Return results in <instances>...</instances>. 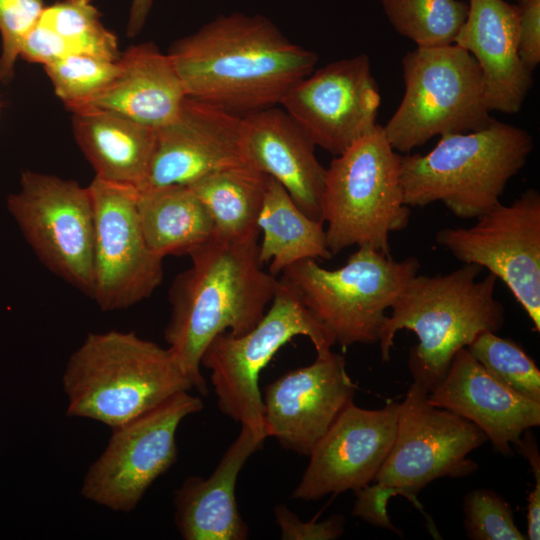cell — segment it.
I'll return each instance as SVG.
<instances>
[{"instance_id":"cell-22","label":"cell","mask_w":540,"mask_h":540,"mask_svg":"<svg viewBox=\"0 0 540 540\" xmlns=\"http://www.w3.org/2000/svg\"><path fill=\"white\" fill-rule=\"evenodd\" d=\"M266 435L247 425L207 477H188L174 491L175 524L185 540H245L249 528L241 517L235 487L248 458L263 447Z\"/></svg>"},{"instance_id":"cell-23","label":"cell","mask_w":540,"mask_h":540,"mask_svg":"<svg viewBox=\"0 0 540 540\" xmlns=\"http://www.w3.org/2000/svg\"><path fill=\"white\" fill-rule=\"evenodd\" d=\"M118 62L114 81L82 108L107 110L154 129L171 122L187 94L169 54L142 43L126 50Z\"/></svg>"},{"instance_id":"cell-8","label":"cell","mask_w":540,"mask_h":540,"mask_svg":"<svg viewBox=\"0 0 540 540\" xmlns=\"http://www.w3.org/2000/svg\"><path fill=\"white\" fill-rule=\"evenodd\" d=\"M401 63L404 95L382 126L395 151L408 153L435 136L476 131L493 120L480 68L466 49L456 43L416 47Z\"/></svg>"},{"instance_id":"cell-30","label":"cell","mask_w":540,"mask_h":540,"mask_svg":"<svg viewBox=\"0 0 540 540\" xmlns=\"http://www.w3.org/2000/svg\"><path fill=\"white\" fill-rule=\"evenodd\" d=\"M466 348L503 384L533 401L540 402V371L519 344L501 338L495 332L484 331Z\"/></svg>"},{"instance_id":"cell-14","label":"cell","mask_w":540,"mask_h":540,"mask_svg":"<svg viewBox=\"0 0 540 540\" xmlns=\"http://www.w3.org/2000/svg\"><path fill=\"white\" fill-rule=\"evenodd\" d=\"M94 208V287L103 311L148 298L163 279V259L148 247L139 223L137 188L97 177L88 186Z\"/></svg>"},{"instance_id":"cell-20","label":"cell","mask_w":540,"mask_h":540,"mask_svg":"<svg viewBox=\"0 0 540 540\" xmlns=\"http://www.w3.org/2000/svg\"><path fill=\"white\" fill-rule=\"evenodd\" d=\"M315 145L280 106L242 117L241 150L246 165L279 182L310 218L322 221L326 169Z\"/></svg>"},{"instance_id":"cell-36","label":"cell","mask_w":540,"mask_h":540,"mask_svg":"<svg viewBox=\"0 0 540 540\" xmlns=\"http://www.w3.org/2000/svg\"><path fill=\"white\" fill-rule=\"evenodd\" d=\"M72 53L76 52L69 43L52 27L39 20L24 38L19 56L46 66Z\"/></svg>"},{"instance_id":"cell-18","label":"cell","mask_w":540,"mask_h":540,"mask_svg":"<svg viewBox=\"0 0 540 540\" xmlns=\"http://www.w3.org/2000/svg\"><path fill=\"white\" fill-rule=\"evenodd\" d=\"M242 117L187 96L177 116L156 129L146 177L138 189L188 186L217 170L244 165Z\"/></svg>"},{"instance_id":"cell-26","label":"cell","mask_w":540,"mask_h":540,"mask_svg":"<svg viewBox=\"0 0 540 540\" xmlns=\"http://www.w3.org/2000/svg\"><path fill=\"white\" fill-rule=\"evenodd\" d=\"M257 227L262 233L259 259L270 262L276 276L292 264L305 259H330L323 222L307 216L287 190L270 177Z\"/></svg>"},{"instance_id":"cell-6","label":"cell","mask_w":540,"mask_h":540,"mask_svg":"<svg viewBox=\"0 0 540 540\" xmlns=\"http://www.w3.org/2000/svg\"><path fill=\"white\" fill-rule=\"evenodd\" d=\"M401 158L377 124L331 161L321 216L332 255L351 246L390 255V234L406 229L411 214L400 181Z\"/></svg>"},{"instance_id":"cell-33","label":"cell","mask_w":540,"mask_h":540,"mask_svg":"<svg viewBox=\"0 0 540 540\" xmlns=\"http://www.w3.org/2000/svg\"><path fill=\"white\" fill-rule=\"evenodd\" d=\"M43 0H0V80L7 83L14 74L21 44L38 23L44 10Z\"/></svg>"},{"instance_id":"cell-28","label":"cell","mask_w":540,"mask_h":540,"mask_svg":"<svg viewBox=\"0 0 540 540\" xmlns=\"http://www.w3.org/2000/svg\"><path fill=\"white\" fill-rule=\"evenodd\" d=\"M382 6L400 35L426 48L453 44L468 14L459 0H382Z\"/></svg>"},{"instance_id":"cell-37","label":"cell","mask_w":540,"mask_h":540,"mask_svg":"<svg viewBox=\"0 0 540 540\" xmlns=\"http://www.w3.org/2000/svg\"><path fill=\"white\" fill-rule=\"evenodd\" d=\"M518 53L533 71L540 62V0H518Z\"/></svg>"},{"instance_id":"cell-9","label":"cell","mask_w":540,"mask_h":540,"mask_svg":"<svg viewBox=\"0 0 540 540\" xmlns=\"http://www.w3.org/2000/svg\"><path fill=\"white\" fill-rule=\"evenodd\" d=\"M262 319L242 335L223 332L205 349L201 365L211 371L220 411L262 432L264 405L258 378L278 350L296 336L310 339L317 354L331 350L335 341L282 279ZM267 437V436H266Z\"/></svg>"},{"instance_id":"cell-25","label":"cell","mask_w":540,"mask_h":540,"mask_svg":"<svg viewBox=\"0 0 540 540\" xmlns=\"http://www.w3.org/2000/svg\"><path fill=\"white\" fill-rule=\"evenodd\" d=\"M136 209L149 249L162 259L189 254L214 235L206 208L188 186L137 189Z\"/></svg>"},{"instance_id":"cell-12","label":"cell","mask_w":540,"mask_h":540,"mask_svg":"<svg viewBox=\"0 0 540 540\" xmlns=\"http://www.w3.org/2000/svg\"><path fill=\"white\" fill-rule=\"evenodd\" d=\"M202 408L199 397L181 391L112 429L105 450L84 476L82 496L116 512L134 510L151 484L176 462L181 421Z\"/></svg>"},{"instance_id":"cell-2","label":"cell","mask_w":540,"mask_h":540,"mask_svg":"<svg viewBox=\"0 0 540 540\" xmlns=\"http://www.w3.org/2000/svg\"><path fill=\"white\" fill-rule=\"evenodd\" d=\"M258 236L227 240L213 236L188 255L191 265L169 290L171 314L164 330L168 350L202 395L208 393L200 366L218 334L242 335L264 316L280 280L263 269Z\"/></svg>"},{"instance_id":"cell-29","label":"cell","mask_w":540,"mask_h":540,"mask_svg":"<svg viewBox=\"0 0 540 540\" xmlns=\"http://www.w3.org/2000/svg\"><path fill=\"white\" fill-rule=\"evenodd\" d=\"M40 21L52 27L76 53L110 61L120 57L117 37L100 21L91 0H64L44 8Z\"/></svg>"},{"instance_id":"cell-31","label":"cell","mask_w":540,"mask_h":540,"mask_svg":"<svg viewBox=\"0 0 540 540\" xmlns=\"http://www.w3.org/2000/svg\"><path fill=\"white\" fill-rule=\"evenodd\" d=\"M44 68L56 95L71 111L90 103L120 71L118 60L110 61L82 53H72Z\"/></svg>"},{"instance_id":"cell-16","label":"cell","mask_w":540,"mask_h":540,"mask_svg":"<svg viewBox=\"0 0 540 540\" xmlns=\"http://www.w3.org/2000/svg\"><path fill=\"white\" fill-rule=\"evenodd\" d=\"M398 414L393 400L380 409L350 402L309 453L293 498L317 500L374 481L393 445Z\"/></svg>"},{"instance_id":"cell-13","label":"cell","mask_w":540,"mask_h":540,"mask_svg":"<svg viewBox=\"0 0 540 540\" xmlns=\"http://www.w3.org/2000/svg\"><path fill=\"white\" fill-rule=\"evenodd\" d=\"M471 227H447L436 242L464 264L486 268L514 295L540 331V194L525 190L501 202Z\"/></svg>"},{"instance_id":"cell-39","label":"cell","mask_w":540,"mask_h":540,"mask_svg":"<svg viewBox=\"0 0 540 540\" xmlns=\"http://www.w3.org/2000/svg\"><path fill=\"white\" fill-rule=\"evenodd\" d=\"M153 0H132L127 25L128 37H135L143 28Z\"/></svg>"},{"instance_id":"cell-35","label":"cell","mask_w":540,"mask_h":540,"mask_svg":"<svg viewBox=\"0 0 540 540\" xmlns=\"http://www.w3.org/2000/svg\"><path fill=\"white\" fill-rule=\"evenodd\" d=\"M356 496L352 515L382 529L402 537L401 529L396 527L388 515L387 503L391 497L404 496L401 489L376 482L354 490Z\"/></svg>"},{"instance_id":"cell-1","label":"cell","mask_w":540,"mask_h":540,"mask_svg":"<svg viewBox=\"0 0 540 540\" xmlns=\"http://www.w3.org/2000/svg\"><path fill=\"white\" fill-rule=\"evenodd\" d=\"M168 54L187 96L241 117L279 106L318 62L268 18L238 12L179 39Z\"/></svg>"},{"instance_id":"cell-10","label":"cell","mask_w":540,"mask_h":540,"mask_svg":"<svg viewBox=\"0 0 540 540\" xmlns=\"http://www.w3.org/2000/svg\"><path fill=\"white\" fill-rule=\"evenodd\" d=\"M429 391L417 382L399 403L396 436L374 481L403 491L426 518L434 538H440L417 494L438 478L467 477L479 468L468 455L488 441L471 421L432 405Z\"/></svg>"},{"instance_id":"cell-4","label":"cell","mask_w":540,"mask_h":540,"mask_svg":"<svg viewBox=\"0 0 540 540\" xmlns=\"http://www.w3.org/2000/svg\"><path fill=\"white\" fill-rule=\"evenodd\" d=\"M62 383L67 415L111 429L193 388L168 348L116 330L88 334L70 355Z\"/></svg>"},{"instance_id":"cell-17","label":"cell","mask_w":540,"mask_h":540,"mask_svg":"<svg viewBox=\"0 0 540 540\" xmlns=\"http://www.w3.org/2000/svg\"><path fill=\"white\" fill-rule=\"evenodd\" d=\"M356 385L345 358L331 350L292 370L265 388L264 430L288 450L309 455L345 407Z\"/></svg>"},{"instance_id":"cell-27","label":"cell","mask_w":540,"mask_h":540,"mask_svg":"<svg viewBox=\"0 0 540 540\" xmlns=\"http://www.w3.org/2000/svg\"><path fill=\"white\" fill-rule=\"evenodd\" d=\"M270 176L246 164L212 172L190 189L206 208L214 235L240 240L259 235L257 219Z\"/></svg>"},{"instance_id":"cell-19","label":"cell","mask_w":540,"mask_h":540,"mask_svg":"<svg viewBox=\"0 0 540 540\" xmlns=\"http://www.w3.org/2000/svg\"><path fill=\"white\" fill-rule=\"evenodd\" d=\"M428 401L478 426L493 448L504 456L522 434L540 425V402L506 386L490 374L467 350L460 349Z\"/></svg>"},{"instance_id":"cell-38","label":"cell","mask_w":540,"mask_h":540,"mask_svg":"<svg viewBox=\"0 0 540 540\" xmlns=\"http://www.w3.org/2000/svg\"><path fill=\"white\" fill-rule=\"evenodd\" d=\"M532 470L535 485L527 498V516H526V539H540V462L529 464Z\"/></svg>"},{"instance_id":"cell-11","label":"cell","mask_w":540,"mask_h":540,"mask_svg":"<svg viewBox=\"0 0 540 540\" xmlns=\"http://www.w3.org/2000/svg\"><path fill=\"white\" fill-rule=\"evenodd\" d=\"M7 207L26 241L52 273L92 296L94 208L88 187L25 171Z\"/></svg>"},{"instance_id":"cell-5","label":"cell","mask_w":540,"mask_h":540,"mask_svg":"<svg viewBox=\"0 0 540 540\" xmlns=\"http://www.w3.org/2000/svg\"><path fill=\"white\" fill-rule=\"evenodd\" d=\"M440 137L428 153L402 156L404 202L425 207L440 201L462 219L478 218L499 204L533 149L529 132L495 119L476 131Z\"/></svg>"},{"instance_id":"cell-21","label":"cell","mask_w":540,"mask_h":540,"mask_svg":"<svg viewBox=\"0 0 540 540\" xmlns=\"http://www.w3.org/2000/svg\"><path fill=\"white\" fill-rule=\"evenodd\" d=\"M517 5L504 0H469L455 42L477 62L487 109L517 113L532 87V71L518 53Z\"/></svg>"},{"instance_id":"cell-24","label":"cell","mask_w":540,"mask_h":540,"mask_svg":"<svg viewBox=\"0 0 540 540\" xmlns=\"http://www.w3.org/2000/svg\"><path fill=\"white\" fill-rule=\"evenodd\" d=\"M73 133L95 177L137 189L142 185L156 129L107 110L81 108L73 111Z\"/></svg>"},{"instance_id":"cell-34","label":"cell","mask_w":540,"mask_h":540,"mask_svg":"<svg viewBox=\"0 0 540 540\" xmlns=\"http://www.w3.org/2000/svg\"><path fill=\"white\" fill-rule=\"evenodd\" d=\"M274 515L283 540H334L344 532L342 515H332L324 521H302L282 504L276 505Z\"/></svg>"},{"instance_id":"cell-7","label":"cell","mask_w":540,"mask_h":540,"mask_svg":"<svg viewBox=\"0 0 540 540\" xmlns=\"http://www.w3.org/2000/svg\"><path fill=\"white\" fill-rule=\"evenodd\" d=\"M419 268L415 257L398 261L376 249L358 247L340 268L326 269L315 259H305L286 268L281 279L335 344L345 348L379 343L386 311Z\"/></svg>"},{"instance_id":"cell-3","label":"cell","mask_w":540,"mask_h":540,"mask_svg":"<svg viewBox=\"0 0 540 540\" xmlns=\"http://www.w3.org/2000/svg\"><path fill=\"white\" fill-rule=\"evenodd\" d=\"M481 267L464 264L444 275L413 276L391 306L379 341L384 362L390 359L400 330L414 332L408 367L415 382L429 392L444 378L453 357L480 333H497L505 310L494 293L497 278L478 280Z\"/></svg>"},{"instance_id":"cell-32","label":"cell","mask_w":540,"mask_h":540,"mask_svg":"<svg viewBox=\"0 0 540 540\" xmlns=\"http://www.w3.org/2000/svg\"><path fill=\"white\" fill-rule=\"evenodd\" d=\"M464 530L471 540H524L510 504L490 489L469 491L463 499Z\"/></svg>"},{"instance_id":"cell-15","label":"cell","mask_w":540,"mask_h":540,"mask_svg":"<svg viewBox=\"0 0 540 540\" xmlns=\"http://www.w3.org/2000/svg\"><path fill=\"white\" fill-rule=\"evenodd\" d=\"M380 103L369 57L359 54L314 69L279 106L315 146L336 156L376 127Z\"/></svg>"}]
</instances>
